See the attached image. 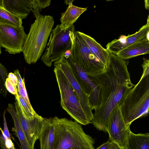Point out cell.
<instances>
[{"label": "cell", "instance_id": "cell-24", "mask_svg": "<svg viewBox=\"0 0 149 149\" xmlns=\"http://www.w3.org/2000/svg\"><path fill=\"white\" fill-rule=\"evenodd\" d=\"M18 94L24 100L31 112L33 115L37 113L35 111L32 107L30 102L28 94L25 86V82L24 83L22 87L19 90H17Z\"/></svg>", "mask_w": 149, "mask_h": 149}, {"label": "cell", "instance_id": "cell-9", "mask_svg": "<svg viewBox=\"0 0 149 149\" xmlns=\"http://www.w3.org/2000/svg\"><path fill=\"white\" fill-rule=\"evenodd\" d=\"M26 36L22 26L0 24V45L10 54L22 52Z\"/></svg>", "mask_w": 149, "mask_h": 149}, {"label": "cell", "instance_id": "cell-17", "mask_svg": "<svg viewBox=\"0 0 149 149\" xmlns=\"http://www.w3.org/2000/svg\"><path fill=\"white\" fill-rule=\"evenodd\" d=\"M87 10V8L78 7L72 4L68 5L65 11L61 14V29L63 30L67 29L73 25L80 15Z\"/></svg>", "mask_w": 149, "mask_h": 149}, {"label": "cell", "instance_id": "cell-23", "mask_svg": "<svg viewBox=\"0 0 149 149\" xmlns=\"http://www.w3.org/2000/svg\"><path fill=\"white\" fill-rule=\"evenodd\" d=\"M0 146L1 149H16L11 139L6 137L0 126Z\"/></svg>", "mask_w": 149, "mask_h": 149}, {"label": "cell", "instance_id": "cell-8", "mask_svg": "<svg viewBox=\"0 0 149 149\" xmlns=\"http://www.w3.org/2000/svg\"><path fill=\"white\" fill-rule=\"evenodd\" d=\"M130 131V127L127 126L124 122L118 104L108 118L107 132L109 140L117 144L120 149H126L127 139Z\"/></svg>", "mask_w": 149, "mask_h": 149}, {"label": "cell", "instance_id": "cell-28", "mask_svg": "<svg viewBox=\"0 0 149 149\" xmlns=\"http://www.w3.org/2000/svg\"><path fill=\"white\" fill-rule=\"evenodd\" d=\"M5 114V111H4L3 113L4 124V128L3 130V132L4 135L6 137L9 138H11L8 129Z\"/></svg>", "mask_w": 149, "mask_h": 149}, {"label": "cell", "instance_id": "cell-13", "mask_svg": "<svg viewBox=\"0 0 149 149\" xmlns=\"http://www.w3.org/2000/svg\"><path fill=\"white\" fill-rule=\"evenodd\" d=\"M149 19L148 16L146 24L135 33L127 36H121L119 39H115L109 42L106 46V49L116 55L122 50L136 42L146 38L149 40Z\"/></svg>", "mask_w": 149, "mask_h": 149}, {"label": "cell", "instance_id": "cell-33", "mask_svg": "<svg viewBox=\"0 0 149 149\" xmlns=\"http://www.w3.org/2000/svg\"><path fill=\"white\" fill-rule=\"evenodd\" d=\"M74 0H66L64 1V3L66 5H69L71 4H72V2Z\"/></svg>", "mask_w": 149, "mask_h": 149}, {"label": "cell", "instance_id": "cell-25", "mask_svg": "<svg viewBox=\"0 0 149 149\" xmlns=\"http://www.w3.org/2000/svg\"><path fill=\"white\" fill-rule=\"evenodd\" d=\"M15 96L17 97L23 112L26 117L31 118L38 114L37 113L33 115L31 112L24 100L18 93Z\"/></svg>", "mask_w": 149, "mask_h": 149}, {"label": "cell", "instance_id": "cell-19", "mask_svg": "<svg viewBox=\"0 0 149 149\" xmlns=\"http://www.w3.org/2000/svg\"><path fill=\"white\" fill-rule=\"evenodd\" d=\"M126 149H149V134H134L131 131L128 136Z\"/></svg>", "mask_w": 149, "mask_h": 149}, {"label": "cell", "instance_id": "cell-22", "mask_svg": "<svg viewBox=\"0 0 149 149\" xmlns=\"http://www.w3.org/2000/svg\"><path fill=\"white\" fill-rule=\"evenodd\" d=\"M8 74L6 67L0 63V93L5 97L7 93L5 82L6 79L8 78Z\"/></svg>", "mask_w": 149, "mask_h": 149}, {"label": "cell", "instance_id": "cell-1", "mask_svg": "<svg viewBox=\"0 0 149 149\" xmlns=\"http://www.w3.org/2000/svg\"><path fill=\"white\" fill-rule=\"evenodd\" d=\"M109 52L105 71L95 76L101 88V98L91 122L97 130L105 132L110 113L125 91L134 86L131 81L127 62Z\"/></svg>", "mask_w": 149, "mask_h": 149}, {"label": "cell", "instance_id": "cell-20", "mask_svg": "<svg viewBox=\"0 0 149 149\" xmlns=\"http://www.w3.org/2000/svg\"><path fill=\"white\" fill-rule=\"evenodd\" d=\"M22 24V19L20 18L0 6V24L19 27Z\"/></svg>", "mask_w": 149, "mask_h": 149}, {"label": "cell", "instance_id": "cell-12", "mask_svg": "<svg viewBox=\"0 0 149 149\" xmlns=\"http://www.w3.org/2000/svg\"><path fill=\"white\" fill-rule=\"evenodd\" d=\"M15 96V106L18 120L25 134L30 149H34V145L41 129L44 118L37 114L29 118L25 116L17 97Z\"/></svg>", "mask_w": 149, "mask_h": 149}, {"label": "cell", "instance_id": "cell-5", "mask_svg": "<svg viewBox=\"0 0 149 149\" xmlns=\"http://www.w3.org/2000/svg\"><path fill=\"white\" fill-rule=\"evenodd\" d=\"M54 23L52 16L41 15L31 25L22 50L24 59L28 64L35 63L40 58Z\"/></svg>", "mask_w": 149, "mask_h": 149}, {"label": "cell", "instance_id": "cell-4", "mask_svg": "<svg viewBox=\"0 0 149 149\" xmlns=\"http://www.w3.org/2000/svg\"><path fill=\"white\" fill-rule=\"evenodd\" d=\"M54 129V149H95L94 139L81 124L66 118H52Z\"/></svg>", "mask_w": 149, "mask_h": 149}, {"label": "cell", "instance_id": "cell-27", "mask_svg": "<svg viewBox=\"0 0 149 149\" xmlns=\"http://www.w3.org/2000/svg\"><path fill=\"white\" fill-rule=\"evenodd\" d=\"M14 74L16 76L18 81V85L17 86V90L21 88L25 82L24 78L22 79L20 74L19 70L18 69L15 70Z\"/></svg>", "mask_w": 149, "mask_h": 149}, {"label": "cell", "instance_id": "cell-29", "mask_svg": "<svg viewBox=\"0 0 149 149\" xmlns=\"http://www.w3.org/2000/svg\"><path fill=\"white\" fill-rule=\"evenodd\" d=\"M8 78L13 84L17 86L18 85L17 79L14 73L12 72L9 73Z\"/></svg>", "mask_w": 149, "mask_h": 149}, {"label": "cell", "instance_id": "cell-10", "mask_svg": "<svg viewBox=\"0 0 149 149\" xmlns=\"http://www.w3.org/2000/svg\"><path fill=\"white\" fill-rule=\"evenodd\" d=\"M84 90L88 97L91 110H95L101 98L100 85L95 76L89 75L70 59H67Z\"/></svg>", "mask_w": 149, "mask_h": 149}, {"label": "cell", "instance_id": "cell-30", "mask_svg": "<svg viewBox=\"0 0 149 149\" xmlns=\"http://www.w3.org/2000/svg\"><path fill=\"white\" fill-rule=\"evenodd\" d=\"M111 143V141L109 140L98 147L96 149H109Z\"/></svg>", "mask_w": 149, "mask_h": 149}, {"label": "cell", "instance_id": "cell-18", "mask_svg": "<svg viewBox=\"0 0 149 149\" xmlns=\"http://www.w3.org/2000/svg\"><path fill=\"white\" fill-rule=\"evenodd\" d=\"M7 111L10 114L14 123V127L12 131L18 138L21 146V149H30L27 143L25 134L19 123L15 106L9 103L7 109Z\"/></svg>", "mask_w": 149, "mask_h": 149}, {"label": "cell", "instance_id": "cell-34", "mask_svg": "<svg viewBox=\"0 0 149 149\" xmlns=\"http://www.w3.org/2000/svg\"><path fill=\"white\" fill-rule=\"evenodd\" d=\"M1 46L0 45V54H1Z\"/></svg>", "mask_w": 149, "mask_h": 149}, {"label": "cell", "instance_id": "cell-2", "mask_svg": "<svg viewBox=\"0 0 149 149\" xmlns=\"http://www.w3.org/2000/svg\"><path fill=\"white\" fill-rule=\"evenodd\" d=\"M109 55V52L94 38L76 31L71 54L68 58L88 74L95 76L105 71Z\"/></svg>", "mask_w": 149, "mask_h": 149}, {"label": "cell", "instance_id": "cell-15", "mask_svg": "<svg viewBox=\"0 0 149 149\" xmlns=\"http://www.w3.org/2000/svg\"><path fill=\"white\" fill-rule=\"evenodd\" d=\"M54 137L52 118H44L38 138L40 141V149H54Z\"/></svg>", "mask_w": 149, "mask_h": 149}, {"label": "cell", "instance_id": "cell-6", "mask_svg": "<svg viewBox=\"0 0 149 149\" xmlns=\"http://www.w3.org/2000/svg\"><path fill=\"white\" fill-rule=\"evenodd\" d=\"M54 71L60 93V103L62 108L80 124L85 125L91 123L83 109L76 93L65 74L56 66H54Z\"/></svg>", "mask_w": 149, "mask_h": 149}, {"label": "cell", "instance_id": "cell-7", "mask_svg": "<svg viewBox=\"0 0 149 149\" xmlns=\"http://www.w3.org/2000/svg\"><path fill=\"white\" fill-rule=\"evenodd\" d=\"M74 26L61 30L60 24L52 29L45 51L41 58L42 62L51 67L52 62L63 56L66 52L70 50L75 38Z\"/></svg>", "mask_w": 149, "mask_h": 149}, {"label": "cell", "instance_id": "cell-21", "mask_svg": "<svg viewBox=\"0 0 149 149\" xmlns=\"http://www.w3.org/2000/svg\"><path fill=\"white\" fill-rule=\"evenodd\" d=\"M51 0H32V10L36 18L41 14L40 12L45 7H48L51 4Z\"/></svg>", "mask_w": 149, "mask_h": 149}, {"label": "cell", "instance_id": "cell-14", "mask_svg": "<svg viewBox=\"0 0 149 149\" xmlns=\"http://www.w3.org/2000/svg\"><path fill=\"white\" fill-rule=\"evenodd\" d=\"M32 0H1V7L22 19L32 11Z\"/></svg>", "mask_w": 149, "mask_h": 149}, {"label": "cell", "instance_id": "cell-32", "mask_svg": "<svg viewBox=\"0 0 149 149\" xmlns=\"http://www.w3.org/2000/svg\"><path fill=\"white\" fill-rule=\"evenodd\" d=\"M145 7L147 10L149 9V2L148 0H146L144 1Z\"/></svg>", "mask_w": 149, "mask_h": 149}, {"label": "cell", "instance_id": "cell-26", "mask_svg": "<svg viewBox=\"0 0 149 149\" xmlns=\"http://www.w3.org/2000/svg\"><path fill=\"white\" fill-rule=\"evenodd\" d=\"M5 86L7 90L15 96L18 93L17 86L13 84L8 78L6 79Z\"/></svg>", "mask_w": 149, "mask_h": 149}, {"label": "cell", "instance_id": "cell-16", "mask_svg": "<svg viewBox=\"0 0 149 149\" xmlns=\"http://www.w3.org/2000/svg\"><path fill=\"white\" fill-rule=\"evenodd\" d=\"M149 53V40L145 38L122 50L116 55L125 60L140 55Z\"/></svg>", "mask_w": 149, "mask_h": 149}, {"label": "cell", "instance_id": "cell-11", "mask_svg": "<svg viewBox=\"0 0 149 149\" xmlns=\"http://www.w3.org/2000/svg\"><path fill=\"white\" fill-rule=\"evenodd\" d=\"M53 62L54 66L59 68L68 79L79 99L84 111L91 122L93 118V114L92 111L88 97L80 85L67 59L63 56Z\"/></svg>", "mask_w": 149, "mask_h": 149}, {"label": "cell", "instance_id": "cell-3", "mask_svg": "<svg viewBox=\"0 0 149 149\" xmlns=\"http://www.w3.org/2000/svg\"><path fill=\"white\" fill-rule=\"evenodd\" d=\"M143 59V72L139 81L125 91L118 104L124 122L129 127L134 121L149 114V60Z\"/></svg>", "mask_w": 149, "mask_h": 149}, {"label": "cell", "instance_id": "cell-31", "mask_svg": "<svg viewBox=\"0 0 149 149\" xmlns=\"http://www.w3.org/2000/svg\"><path fill=\"white\" fill-rule=\"evenodd\" d=\"M109 149H120V148L117 144L111 142Z\"/></svg>", "mask_w": 149, "mask_h": 149}]
</instances>
